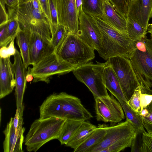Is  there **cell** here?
I'll return each instance as SVG.
<instances>
[{"instance_id": "ee69618b", "label": "cell", "mask_w": 152, "mask_h": 152, "mask_svg": "<svg viewBox=\"0 0 152 152\" xmlns=\"http://www.w3.org/2000/svg\"><path fill=\"white\" fill-rule=\"evenodd\" d=\"M83 1V0H76V7L78 12L82 9Z\"/></svg>"}, {"instance_id": "4dcf8cb0", "label": "cell", "mask_w": 152, "mask_h": 152, "mask_svg": "<svg viewBox=\"0 0 152 152\" xmlns=\"http://www.w3.org/2000/svg\"><path fill=\"white\" fill-rule=\"evenodd\" d=\"M51 21L50 31L52 35L55 32L58 23L57 0H48Z\"/></svg>"}, {"instance_id": "c3c4849f", "label": "cell", "mask_w": 152, "mask_h": 152, "mask_svg": "<svg viewBox=\"0 0 152 152\" xmlns=\"http://www.w3.org/2000/svg\"><path fill=\"white\" fill-rule=\"evenodd\" d=\"M25 0H19V4L23 1Z\"/></svg>"}, {"instance_id": "ab89813d", "label": "cell", "mask_w": 152, "mask_h": 152, "mask_svg": "<svg viewBox=\"0 0 152 152\" xmlns=\"http://www.w3.org/2000/svg\"><path fill=\"white\" fill-rule=\"evenodd\" d=\"M19 123V112L18 109L16 110L15 114L13 118V124L15 128V132L18 129V125Z\"/></svg>"}, {"instance_id": "836d02e7", "label": "cell", "mask_w": 152, "mask_h": 152, "mask_svg": "<svg viewBox=\"0 0 152 152\" xmlns=\"http://www.w3.org/2000/svg\"><path fill=\"white\" fill-rule=\"evenodd\" d=\"M115 11L126 18L129 10V0H110Z\"/></svg>"}, {"instance_id": "bcb514c9", "label": "cell", "mask_w": 152, "mask_h": 152, "mask_svg": "<svg viewBox=\"0 0 152 152\" xmlns=\"http://www.w3.org/2000/svg\"><path fill=\"white\" fill-rule=\"evenodd\" d=\"M147 31L150 34L151 39L152 40V24L149 25Z\"/></svg>"}, {"instance_id": "d4e9b609", "label": "cell", "mask_w": 152, "mask_h": 152, "mask_svg": "<svg viewBox=\"0 0 152 152\" xmlns=\"http://www.w3.org/2000/svg\"><path fill=\"white\" fill-rule=\"evenodd\" d=\"M152 17V0H140V24L147 31L149 21Z\"/></svg>"}, {"instance_id": "6da1fadb", "label": "cell", "mask_w": 152, "mask_h": 152, "mask_svg": "<svg viewBox=\"0 0 152 152\" xmlns=\"http://www.w3.org/2000/svg\"><path fill=\"white\" fill-rule=\"evenodd\" d=\"M40 119L56 117L86 121L93 117L78 98L65 92L48 96L39 107Z\"/></svg>"}, {"instance_id": "f546056e", "label": "cell", "mask_w": 152, "mask_h": 152, "mask_svg": "<svg viewBox=\"0 0 152 152\" xmlns=\"http://www.w3.org/2000/svg\"><path fill=\"white\" fill-rule=\"evenodd\" d=\"M136 139H128L122 140L112 144L102 152H119L128 147L132 146Z\"/></svg>"}, {"instance_id": "f6af8a7d", "label": "cell", "mask_w": 152, "mask_h": 152, "mask_svg": "<svg viewBox=\"0 0 152 152\" xmlns=\"http://www.w3.org/2000/svg\"><path fill=\"white\" fill-rule=\"evenodd\" d=\"M33 79L34 77L33 75L27 72L26 77V79L27 82H31L33 80Z\"/></svg>"}, {"instance_id": "8d00e7d4", "label": "cell", "mask_w": 152, "mask_h": 152, "mask_svg": "<svg viewBox=\"0 0 152 152\" xmlns=\"http://www.w3.org/2000/svg\"><path fill=\"white\" fill-rule=\"evenodd\" d=\"M7 24L0 26V47L6 46L9 44L7 33Z\"/></svg>"}, {"instance_id": "f1b7e54d", "label": "cell", "mask_w": 152, "mask_h": 152, "mask_svg": "<svg viewBox=\"0 0 152 152\" xmlns=\"http://www.w3.org/2000/svg\"><path fill=\"white\" fill-rule=\"evenodd\" d=\"M21 29L19 22L17 17L9 18L7 24V33L9 43L15 39Z\"/></svg>"}, {"instance_id": "74e56055", "label": "cell", "mask_w": 152, "mask_h": 152, "mask_svg": "<svg viewBox=\"0 0 152 152\" xmlns=\"http://www.w3.org/2000/svg\"><path fill=\"white\" fill-rule=\"evenodd\" d=\"M39 1L42 11L48 21L50 30L51 21L48 0H39Z\"/></svg>"}, {"instance_id": "3957f363", "label": "cell", "mask_w": 152, "mask_h": 152, "mask_svg": "<svg viewBox=\"0 0 152 152\" xmlns=\"http://www.w3.org/2000/svg\"><path fill=\"white\" fill-rule=\"evenodd\" d=\"M66 120L56 117L35 120L25 139L27 151L36 152L49 141L58 139Z\"/></svg>"}, {"instance_id": "9a60e30c", "label": "cell", "mask_w": 152, "mask_h": 152, "mask_svg": "<svg viewBox=\"0 0 152 152\" xmlns=\"http://www.w3.org/2000/svg\"><path fill=\"white\" fill-rule=\"evenodd\" d=\"M10 57L0 58V99L10 94L15 86L14 73Z\"/></svg>"}, {"instance_id": "7402d4cb", "label": "cell", "mask_w": 152, "mask_h": 152, "mask_svg": "<svg viewBox=\"0 0 152 152\" xmlns=\"http://www.w3.org/2000/svg\"><path fill=\"white\" fill-rule=\"evenodd\" d=\"M84 121L72 119L66 120L57 139L61 145H65L67 143Z\"/></svg>"}, {"instance_id": "2e32d148", "label": "cell", "mask_w": 152, "mask_h": 152, "mask_svg": "<svg viewBox=\"0 0 152 152\" xmlns=\"http://www.w3.org/2000/svg\"><path fill=\"white\" fill-rule=\"evenodd\" d=\"M100 18L116 29L127 35L126 18L118 13L108 0H104V13Z\"/></svg>"}, {"instance_id": "52a82bcc", "label": "cell", "mask_w": 152, "mask_h": 152, "mask_svg": "<svg viewBox=\"0 0 152 152\" xmlns=\"http://www.w3.org/2000/svg\"><path fill=\"white\" fill-rule=\"evenodd\" d=\"M94 50L77 35L69 33L57 54L62 60L77 67L93 59Z\"/></svg>"}, {"instance_id": "7c38bea8", "label": "cell", "mask_w": 152, "mask_h": 152, "mask_svg": "<svg viewBox=\"0 0 152 152\" xmlns=\"http://www.w3.org/2000/svg\"><path fill=\"white\" fill-rule=\"evenodd\" d=\"M79 28L77 35L83 42L99 53L102 48L100 30L92 17L83 9L78 12Z\"/></svg>"}, {"instance_id": "60d3db41", "label": "cell", "mask_w": 152, "mask_h": 152, "mask_svg": "<svg viewBox=\"0 0 152 152\" xmlns=\"http://www.w3.org/2000/svg\"><path fill=\"white\" fill-rule=\"evenodd\" d=\"M8 7H12L19 4V0H2Z\"/></svg>"}, {"instance_id": "681fc988", "label": "cell", "mask_w": 152, "mask_h": 152, "mask_svg": "<svg viewBox=\"0 0 152 152\" xmlns=\"http://www.w3.org/2000/svg\"><path fill=\"white\" fill-rule=\"evenodd\" d=\"M108 1H110V0H108Z\"/></svg>"}, {"instance_id": "7bdbcfd3", "label": "cell", "mask_w": 152, "mask_h": 152, "mask_svg": "<svg viewBox=\"0 0 152 152\" xmlns=\"http://www.w3.org/2000/svg\"><path fill=\"white\" fill-rule=\"evenodd\" d=\"M138 113L140 116L145 117L148 115L149 111L147 108H145L143 109L140 112Z\"/></svg>"}, {"instance_id": "d590c367", "label": "cell", "mask_w": 152, "mask_h": 152, "mask_svg": "<svg viewBox=\"0 0 152 152\" xmlns=\"http://www.w3.org/2000/svg\"><path fill=\"white\" fill-rule=\"evenodd\" d=\"M0 26H1L7 23L9 20V16L6 10L4 3L2 0H0Z\"/></svg>"}, {"instance_id": "277c9868", "label": "cell", "mask_w": 152, "mask_h": 152, "mask_svg": "<svg viewBox=\"0 0 152 152\" xmlns=\"http://www.w3.org/2000/svg\"><path fill=\"white\" fill-rule=\"evenodd\" d=\"M9 18L17 17L21 29L37 33L50 41L51 34L48 21L44 14L35 9L30 0H25L12 7H8Z\"/></svg>"}, {"instance_id": "4fadbf2b", "label": "cell", "mask_w": 152, "mask_h": 152, "mask_svg": "<svg viewBox=\"0 0 152 152\" xmlns=\"http://www.w3.org/2000/svg\"><path fill=\"white\" fill-rule=\"evenodd\" d=\"M29 49L30 64L33 66L55 52L50 41L36 32H31Z\"/></svg>"}, {"instance_id": "4316f807", "label": "cell", "mask_w": 152, "mask_h": 152, "mask_svg": "<svg viewBox=\"0 0 152 152\" xmlns=\"http://www.w3.org/2000/svg\"><path fill=\"white\" fill-rule=\"evenodd\" d=\"M69 32L63 25L59 24L53 34L52 35L50 42L57 53L64 42Z\"/></svg>"}, {"instance_id": "d6986e66", "label": "cell", "mask_w": 152, "mask_h": 152, "mask_svg": "<svg viewBox=\"0 0 152 152\" xmlns=\"http://www.w3.org/2000/svg\"><path fill=\"white\" fill-rule=\"evenodd\" d=\"M96 128V126L89 122L83 121L65 145L73 150L75 149L85 141Z\"/></svg>"}, {"instance_id": "603a6c76", "label": "cell", "mask_w": 152, "mask_h": 152, "mask_svg": "<svg viewBox=\"0 0 152 152\" xmlns=\"http://www.w3.org/2000/svg\"><path fill=\"white\" fill-rule=\"evenodd\" d=\"M82 8L88 15L101 18L104 13V0H83Z\"/></svg>"}, {"instance_id": "b9f144b4", "label": "cell", "mask_w": 152, "mask_h": 152, "mask_svg": "<svg viewBox=\"0 0 152 152\" xmlns=\"http://www.w3.org/2000/svg\"><path fill=\"white\" fill-rule=\"evenodd\" d=\"M30 0L31 1L34 7L37 10L43 13L41 9L39 0Z\"/></svg>"}, {"instance_id": "ba28073f", "label": "cell", "mask_w": 152, "mask_h": 152, "mask_svg": "<svg viewBox=\"0 0 152 152\" xmlns=\"http://www.w3.org/2000/svg\"><path fill=\"white\" fill-rule=\"evenodd\" d=\"M107 60L114 71L128 102L136 88L143 85L129 58L116 56L110 58Z\"/></svg>"}, {"instance_id": "7a4b0ae2", "label": "cell", "mask_w": 152, "mask_h": 152, "mask_svg": "<svg viewBox=\"0 0 152 152\" xmlns=\"http://www.w3.org/2000/svg\"><path fill=\"white\" fill-rule=\"evenodd\" d=\"M100 30L102 48L98 53L105 60L116 56L129 58L134 41L100 18L91 16Z\"/></svg>"}, {"instance_id": "1f68e13d", "label": "cell", "mask_w": 152, "mask_h": 152, "mask_svg": "<svg viewBox=\"0 0 152 152\" xmlns=\"http://www.w3.org/2000/svg\"><path fill=\"white\" fill-rule=\"evenodd\" d=\"M142 133V142L139 148L141 152H152V130Z\"/></svg>"}, {"instance_id": "8fae6325", "label": "cell", "mask_w": 152, "mask_h": 152, "mask_svg": "<svg viewBox=\"0 0 152 152\" xmlns=\"http://www.w3.org/2000/svg\"><path fill=\"white\" fill-rule=\"evenodd\" d=\"M138 134L134 126L126 120L115 126H107L106 134L102 140L89 152H102L120 141L128 139H136Z\"/></svg>"}, {"instance_id": "44dd1931", "label": "cell", "mask_w": 152, "mask_h": 152, "mask_svg": "<svg viewBox=\"0 0 152 152\" xmlns=\"http://www.w3.org/2000/svg\"><path fill=\"white\" fill-rule=\"evenodd\" d=\"M121 105L125 113L126 120L129 121L135 129L138 134L146 131L141 116L127 103L118 96L115 97Z\"/></svg>"}, {"instance_id": "9c48e42d", "label": "cell", "mask_w": 152, "mask_h": 152, "mask_svg": "<svg viewBox=\"0 0 152 152\" xmlns=\"http://www.w3.org/2000/svg\"><path fill=\"white\" fill-rule=\"evenodd\" d=\"M76 68L62 60L54 52L29 68L27 72L33 76V82L42 81L48 83L52 76L68 73Z\"/></svg>"}, {"instance_id": "7dc6e473", "label": "cell", "mask_w": 152, "mask_h": 152, "mask_svg": "<svg viewBox=\"0 0 152 152\" xmlns=\"http://www.w3.org/2000/svg\"><path fill=\"white\" fill-rule=\"evenodd\" d=\"M134 0H129V4H128V5L129 3L132 2Z\"/></svg>"}, {"instance_id": "ffe728a7", "label": "cell", "mask_w": 152, "mask_h": 152, "mask_svg": "<svg viewBox=\"0 0 152 152\" xmlns=\"http://www.w3.org/2000/svg\"><path fill=\"white\" fill-rule=\"evenodd\" d=\"M31 33L29 30L21 29L16 37V42L20 48V55L26 69L30 65L29 48Z\"/></svg>"}, {"instance_id": "f35d334b", "label": "cell", "mask_w": 152, "mask_h": 152, "mask_svg": "<svg viewBox=\"0 0 152 152\" xmlns=\"http://www.w3.org/2000/svg\"><path fill=\"white\" fill-rule=\"evenodd\" d=\"M148 110L149 113L148 115L145 117L141 116L144 127H150V128L146 129L152 128V108Z\"/></svg>"}, {"instance_id": "cb8c5ba5", "label": "cell", "mask_w": 152, "mask_h": 152, "mask_svg": "<svg viewBox=\"0 0 152 152\" xmlns=\"http://www.w3.org/2000/svg\"><path fill=\"white\" fill-rule=\"evenodd\" d=\"M127 24L126 34L133 41L140 39L146 36V31L138 22L129 17L126 18Z\"/></svg>"}, {"instance_id": "5b68a950", "label": "cell", "mask_w": 152, "mask_h": 152, "mask_svg": "<svg viewBox=\"0 0 152 152\" xmlns=\"http://www.w3.org/2000/svg\"><path fill=\"white\" fill-rule=\"evenodd\" d=\"M130 59L137 75L145 86L152 87V40L145 36L134 41Z\"/></svg>"}, {"instance_id": "5bb4252c", "label": "cell", "mask_w": 152, "mask_h": 152, "mask_svg": "<svg viewBox=\"0 0 152 152\" xmlns=\"http://www.w3.org/2000/svg\"><path fill=\"white\" fill-rule=\"evenodd\" d=\"M12 64L15 80V96L17 109L20 111L24 108L23 103L24 94L26 87V69L23 64L20 53L16 50L14 56Z\"/></svg>"}, {"instance_id": "e0dca14e", "label": "cell", "mask_w": 152, "mask_h": 152, "mask_svg": "<svg viewBox=\"0 0 152 152\" xmlns=\"http://www.w3.org/2000/svg\"><path fill=\"white\" fill-rule=\"evenodd\" d=\"M106 62L104 72V83L107 89L115 97L118 96L127 102L114 71L107 61Z\"/></svg>"}, {"instance_id": "ac0fdd59", "label": "cell", "mask_w": 152, "mask_h": 152, "mask_svg": "<svg viewBox=\"0 0 152 152\" xmlns=\"http://www.w3.org/2000/svg\"><path fill=\"white\" fill-rule=\"evenodd\" d=\"M106 125H100L87 139L75 149L74 152H89L102 140L106 133Z\"/></svg>"}, {"instance_id": "8992f818", "label": "cell", "mask_w": 152, "mask_h": 152, "mask_svg": "<svg viewBox=\"0 0 152 152\" xmlns=\"http://www.w3.org/2000/svg\"><path fill=\"white\" fill-rule=\"evenodd\" d=\"M94 64L89 62L76 67L73 73L79 81L84 84L92 94L94 99L109 95L104 83L106 62Z\"/></svg>"}, {"instance_id": "e575fe53", "label": "cell", "mask_w": 152, "mask_h": 152, "mask_svg": "<svg viewBox=\"0 0 152 152\" xmlns=\"http://www.w3.org/2000/svg\"><path fill=\"white\" fill-rule=\"evenodd\" d=\"M14 40H12L8 47H0V58H7L14 56L16 53V49L14 45Z\"/></svg>"}, {"instance_id": "d6a6232c", "label": "cell", "mask_w": 152, "mask_h": 152, "mask_svg": "<svg viewBox=\"0 0 152 152\" xmlns=\"http://www.w3.org/2000/svg\"><path fill=\"white\" fill-rule=\"evenodd\" d=\"M143 86L142 85L137 87L129 100L127 102L128 104L138 113L141 111L140 105V95L142 92Z\"/></svg>"}, {"instance_id": "484cf974", "label": "cell", "mask_w": 152, "mask_h": 152, "mask_svg": "<svg viewBox=\"0 0 152 152\" xmlns=\"http://www.w3.org/2000/svg\"><path fill=\"white\" fill-rule=\"evenodd\" d=\"M3 132L5 135V139L3 142L4 151L11 152L15 133L13 118L11 117L10 118Z\"/></svg>"}, {"instance_id": "30bf717a", "label": "cell", "mask_w": 152, "mask_h": 152, "mask_svg": "<svg viewBox=\"0 0 152 152\" xmlns=\"http://www.w3.org/2000/svg\"><path fill=\"white\" fill-rule=\"evenodd\" d=\"M114 97L111 94L110 95L95 99V108L97 121L115 124L124 119L122 106Z\"/></svg>"}, {"instance_id": "83f0119b", "label": "cell", "mask_w": 152, "mask_h": 152, "mask_svg": "<svg viewBox=\"0 0 152 152\" xmlns=\"http://www.w3.org/2000/svg\"><path fill=\"white\" fill-rule=\"evenodd\" d=\"M23 118L19 120L18 129L15 132V136L11 152H23L22 145L24 142V133L25 129L23 127Z\"/></svg>"}]
</instances>
